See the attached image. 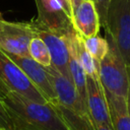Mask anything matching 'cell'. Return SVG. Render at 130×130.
I'll return each mask as SVG.
<instances>
[{
  "label": "cell",
  "instance_id": "1",
  "mask_svg": "<svg viewBox=\"0 0 130 130\" xmlns=\"http://www.w3.org/2000/svg\"><path fill=\"white\" fill-rule=\"evenodd\" d=\"M1 99L12 130H69L52 103L35 102L13 91L5 92Z\"/></svg>",
  "mask_w": 130,
  "mask_h": 130
},
{
  "label": "cell",
  "instance_id": "2",
  "mask_svg": "<svg viewBox=\"0 0 130 130\" xmlns=\"http://www.w3.org/2000/svg\"><path fill=\"white\" fill-rule=\"evenodd\" d=\"M105 29L117 46L126 66L130 67V0L110 1Z\"/></svg>",
  "mask_w": 130,
  "mask_h": 130
},
{
  "label": "cell",
  "instance_id": "3",
  "mask_svg": "<svg viewBox=\"0 0 130 130\" xmlns=\"http://www.w3.org/2000/svg\"><path fill=\"white\" fill-rule=\"evenodd\" d=\"M109 51L100 61V81L106 91L126 98L129 85L127 66L112 39L107 35Z\"/></svg>",
  "mask_w": 130,
  "mask_h": 130
},
{
  "label": "cell",
  "instance_id": "4",
  "mask_svg": "<svg viewBox=\"0 0 130 130\" xmlns=\"http://www.w3.org/2000/svg\"><path fill=\"white\" fill-rule=\"evenodd\" d=\"M7 91L16 92L35 102H48L20 67L0 49V95Z\"/></svg>",
  "mask_w": 130,
  "mask_h": 130
},
{
  "label": "cell",
  "instance_id": "5",
  "mask_svg": "<svg viewBox=\"0 0 130 130\" xmlns=\"http://www.w3.org/2000/svg\"><path fill=\"white\" fill-rule=\"evenodd\" d=\"M36 36L30 21L13 22L0 18V49L7 54L29 57L28 46Z\"/></svg>",
  "mask_w": 130,
  "mask_h": 130
},
{
  "label": "cell",
  "instance_id": "6",
  "mask_svg": "<svg viewBox=\"0 0 130 130\" xmlns=\"http://www.w3.org/2000/svg\"><path fill=\"white\" fill-rule=\"evenodd\" d=\"M38 9V16L31 22L42 28L53 32L65 35L73 25L71 16L58 0H35Z\"/></svg>",
  "mask_w": 130,
  "mask_h": 130
},
{
  "label": "cell",
  "instance_id": "7",
  "mask_svg": "<svg viewBox=\"0 0 130 130\" xmlns=\"http://www.w3.org/2000/svg\"><path fill=\"white\" fill-rule=\"evenodd\" d=\"M30 23L37 36L41 38L46 44L49 50V53H50L52 66L65 77L71 78L69 67H68L69 50H68V44H67L65 35L53 32L46 28L39 27L35 25L31 22V20H30Z\"/></svg>",
  "mask_w": 130,
  "mask_h": 130
},
{
  "label": "cell",
  "instance_id": "8",
  "mask_svg": "<svg viewBox=\"0 0 130 130\" xmlns=\"http://www.w3.org/2000/svg\"><path fill=\"white\" fill-rule=\"evenodd\" d=\"M52 86L55 90L57 104L79 113H87V108L83 104L73 81L58 72L52 65L46 66Z\"/></svg>",
  "mask_w": 130,
  "mask_h": 130
},
{
  "label": "cell",
  "instance_id": "9",
  "mask_svg": "<svg viewBox=\"0 0 130 130\" xmlns=\"http://www.w3.org/2000/svg\"><path fill=\"white\" fill-rule=\"evenodd\" d=\"M86 108L95 127H112L104 87L100 79L89 76H86Z\"/></svg>",
  "mask_w": 130,
  "mask_h": 130
},
{
  "label": "cell",
  "instance_id": "10",
  "mask_svg": "<svg viewBox=\"0 0 130 130\" xmlns=\"http://www.w3.org/2000/svg\"><path fill=\"white\" fill-rule=\"evenodd\" d=\"M7 54V53H6ZM25 73L34 85L42 92L49 103L57 104V98L55 90L52 86L48 70L46 66L32 60L30 57H19L12 54H7Z\"/></svg>",
  "mask_w": 130,
  "mask_h": 130
},
{
  "label": "cell",
  "instance_id": "11",
  "mask_svg": "<svg viewBox=\"0 0 130 130\" xmlns=\"http://www.w3.org/2000/svg\"><path fill=\"white\" fill-rule=\"evenodd\" d=\"M71 21L82 38L98 36L100 31V17L92 0H82L75 6L72 9Z\"/></svg>",
  "mask_w": 130,
  "mask_h": 130
},
{
  "label": "cell",
  "instance_id": "12",
  "mask_svg": "<svg viewBox=\"0 0 130 130\" xmlns=\"http://www.w3.org/2000/svg\"><path fill=\"white\" fill-rule=\"evenodd\" d=\"M65 38L68 44L69 50V61L68 67L71 79L83 102L86 106V74L79 62L77 51H76V39H77V31L72 27L69 31L65 34Z\"/></svg>",
  "mask_w": 130,
  "mask_h": 130
},
{
  "label": "cell",
  "instance_id": "13",
  "mask_svg": "<svg viewBox=\"0 0 130 130\" xmlns=\"http://www.w3.org/2000/svg\"><path fill=\"white\" fill-rule=\"evenodd\" d=\"M105 90V89H104ZM112 130H130V115L126 98L105 90Z\"/></svg>",
  "mask_w": 130,
  "mask_h": 130
},
{
  "label": "cell",
  "instance_id": "14",
  "mask_svg": "<svg viewBox=\"0 0 130 130\" xmlns=\"http://www.w3.org/2000/svg\"><path fill=\"white\" fill-rule=\"evenodd\" d=\"M69 130H95V127L87 113H79L65 108L59 104H53Z\"/></svg>",
  "mask_w": 130,
  "mask_h": 130
},
{
  "label": "cell",
  "instance_id": "15",
  "mask_svg": "<svg viewBox=\"0 0 130 130\" xmlns=\"http://www.w3.org/2000/svg\"><path fill=\"white\" fill-rule=\"evenodd\" d=\"M76 51H77L79 62L86 76L100 79V76H99L100 62L95 60L84 48L83 43H82V38L78 32H77V39H76Z\"/></svg>",
  "mask_w": 130,
  "mask_h": 130
},
{
  "label": "cell",
  "instance_id": "16",
  "mask_svg": "<svg viewBox=\"0 0 130 130\" xmlns=\"http://www.w3.org/2000/svg\"><path fill=\"white\" fill-rule=\"evenodd\" d=\"M82 38V37H81ZM82 43L87 52L99 62L107 55L109 51V42L99 36L82 38Z\"/></svg>",
  "mask_w": 130,
  "mask_h": 130
},
{
  "label": "cell",
  "instance_id": "17",
  "mask_svg": "<svg viewBox=\"0 0 130 130\" xmlns=\"http://www.w3.org/2000/svg\"><path fill=\"white\" fill-rule=\"evenodd\" d=\"M28 54L32 60H35L36 62L40 63L43 66L52 65L49 50L46 44L44 43V41L38 36L31 39L28 46Z\"/></svg>",
  "mask_w": 130,
  "mask_h": 130
},
{
  "label": "cell",
  "instance_id": "18",
  "mask_svg": "<svg viewBox=\"0 0 130 130\" xmlns=\"http://www.w3.org/2000/svg\"><path fill=\"white\" fill-rule=\"evenodd\" d=\"M99 17H100V22H101V26H103L104 28L106 27V18H107V11H108V7L110 4L111 0H92Z\"/></svg>",
  "mask_w": 130,
  "mask_h": 130
},
{
  "label": "cell",
  "instance_id": "19",
  "mask_svg": "<svg viewBox=\"0 0 130 130\" xmlns=\"http://www.w3.org/2000/svg\"><path fill=\"white\" fill-rule=\"evenodd\" d=\"M0 129L1 130H12V123L3 105L1 95H0Z\"/></svg>",
  "mask_w": 130,
  "mask_h": 130
},
{
  "label": "cell",
  "instance_id": "20",
  "mask_svg": "<svg viewBox=\"0 0 130 130\" xmlns=\"http://www.w3.org/2000/svg\"><path fill=\"white\" fill-rule=\"evenodd\" d=\"M127 72H128V78H129V85H128V91L126 95V103H127V108L130 115V67H127Z\"/></svg>",
  "mask_w": 130,
  "mask_h": 130
},
{
  "label": "cell",
  "instance_id": "21",
  "mask_svg": "<svg viewBox=\"0 0 130 130\" xmlns=\"http://www.w3.org/2000/svg\"><path fill=\"white\" fill-rule=\"evenodd\" d=\"M58 1H59L60 4L64 7V9L67 11V13L71 16V5H70V3H68L67 0H58Z\"/></svg>",
  "mask_w": 130,
  "mask_h": 130
},
{
  "label": "cell",
  "instance_id": "22",
  "mask_svg": "<svg viewBox=\"0 0 130 130\" xmlns=\"http://www.w3.org/2000/svg\"><path fill=\"white\" fill-rule=\"evenodd\" d=\"M80 1H82V0H70V2H71V13H72V9H73Z\"/></svg>",
  "mask_w": 130,
  "mask_h": 130
},
{
  "label": "cell",
  "instance_id": "23",
  "mask_svg": "<svg viewBox=\"0 0 130 130\" xmlns=\"http://www.w3.org/2000/svg\"><path fill=\"white\" fill-rule=\"evenodd\" d=\"M95 130H112V127H109V126H98V127H95Z\"/></svg>",
  "mask_w": 130,
  "mask_h": 130
},
{
  "label": "cell",
  "instance_id": "24",
  "mask_svg": "<svg viewBox=\"0 0 130 130\" xmlns=\"http://www.w3.org/2000/svg\"><path fill=\"white\" fill-rule=\"evenodd\" d=\"M0 18H2V17H1V14H0Z\"/></svg>",
  "mask_w": 130,
  "mask_h": 130
},
{
  "label": "cell",
  "instance_id": "25",
  "mask_svg": "<svg viewBox=\"0 0 130 130\" xmlns=\"http://www.w3.org/2000/svg\"><path fill=\"white\" fill-rule=\"evenodd\" d=\"M0 130H1V129H0Z\"/></svg>",
  "mask_w": 130,
  "mask_h": 130
}]
</instances>
